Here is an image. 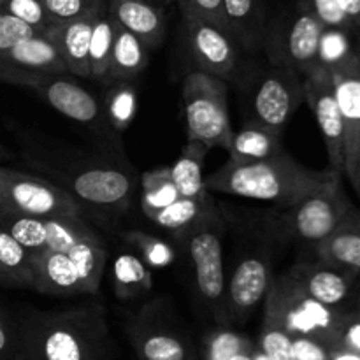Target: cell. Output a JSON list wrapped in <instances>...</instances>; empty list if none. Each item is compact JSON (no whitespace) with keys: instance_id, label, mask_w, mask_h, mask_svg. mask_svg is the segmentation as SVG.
Masks as SVG:
<instances>
[{"instance_id":"obj_41","label":"cell","mask_w":360,"mask_h":360,"mask_svg":"<svg viewBox=\"0 0 360 360\" xmlns=\"http://www.w3.org/2000/svg\"><path fill=\"white\" fill-rule=\"evenodd\" d=\"M37 34V28L18 20L13 14L0 11V55H4L11 48H14L18 42L34 37Z\"/></svg>"},{"instance_id":"obj_31","label":"cell","mask_w":360,"mask_h":360,"mask_svg":"<svg viewBox=\"0 0 360 360\" xmlns=\"http://www.w3.org/2000/svg\"><path fill=\"white\" fill-rule=\"evenodd\" d=\"M104 94L102 108L109 123L118 134H123L130 127L137 115V88L134 81H111Z\"/></svg>"},{"instance_id":"obj_28","label":"cell","mask_w":360,"mask_h":360,"mask_svg":"<svg viewBox=\"0 0 360 360\" xmlns=\"http://www.w3.org/2000/svg\"><path fill=\"white\" fill-rule=\"evenodd\" d=\"M112 288L116 297L123 301L143 297L153 288L151 267L139 255L120 253L112 262Z\"/></svg>"},{"instance_id":"obj_23","label":"cell","mask_w":360,"mask_h":360,"mask_svg":"<svg viewBox=\"0 0 360 360\" xmlns=\"http://www.w3.org/2000/svg\"><path fill=\"white\" fill-rule=\"evenodd\" d=\"M281 130L260 125L257 122H246L238 132H234L227 153L231 160H264L281 153Z\"/></svg>"},{"instance_id":"obj_36","label":"cell","mask_w":360,"mask_h":360,"mask_svg":"<svg viewBox=\"0 0 360 360\" xmlns=\"http://www.w3.org/2000/svg\"><path fill=\"white\" fill-rule=\"evenodd\" d=\"M355 51H357V48H355L354 41H352L347 32L336 30V28H326L323 30L319 49L320 65L330 69V67L347 60L350 55H354Z\"/></svg>"},{"instance_id":"obj_37","label":"cell","mask_w":360,"mask_h":360,"mask_svg":"<svg viewBox=\"0 0 360 360\" xmlns=\"http://www.w3.org/2000/svg\"><path fill=\"white\" fill-rule=\"evenodd\" d=\"M260 352L271 360H295L294 352H292V336L276 320L269 316H264Z\"/></svg>"},{"instance_id":"obj_8","label":"cell","mask_w":360,"mask_h":360,"mask_svg":"<svg viewBox=\"0 0 360 360\" xmlns=\"http://www.w3.org/2000/svg\"><path fill=\"white\" fill-rule=\"evenodd\" d=\"M326 30L311 13L295 6L267 21L262 49L267 62L308 77L320 65L319 49Z\"/></svg>"},{"instance_id":"obj_38","label":"cell","mask_w":360,"mask_h":360,"mask_svg":"<svg viewBox=\"0 0 360 360\" xmlns=\"http://www.w3.org/2000/svg\"><path fill=\"white\" fill-rule=\"evenodd\" d=\"M53 25L65 23L86 14L101 13L108 7V0H42Z\"/></svg>"},{"instance_id":"obj_18","label":"cell","mask_w":360,"mask_h":360,"mask_svg":"<svg viewBox=\"0 0 360 360\" xmlns=\"http://www.w3.org/2000/svg\"><path fill=\"white\" fill-rule=\"evenodd\" d=\"M101 13L86 14V16L65 21V23L51 25L44 30V34L58 48L67 72L72 76L90 79V39L95 20Z\"/></svg>"},{"instance_id":"obj_13","label":"cell","mask_w":360,"mask_h":360,"mask_svg":"<svg viewBox=\"0 0 360 360\" xmlns=\"http://www.w3.org/2000/svg\"><path fill=\"white\" fill-rule=\"evenodd\" d=\"M127 336L139 360H195V352L164 301L144 306L127 326Z\"/></svg>"},{"instance_id":"obj_4","label":"cell","mask_w":360,"mask_h":360,"mask_svg":"<svg viewBox=\"0 0 360 360\" xmlns=\"http://www.w3.org/2000/svg\"><path fill=\"white\" fill-rule=\"evenodd\" d=\"M341 174H334L308 195L290 206L271 207L250 217L262 238L267 241L290 245L308 243L316 246L329 238L354 210V204L345 193Z\"/></svg>"},{"instance_id":"obj_20","label":"cell","mask_w":360,"mask_h":360,"mask_svg":"<svg viewBox=\"0 0 360 360\" xmlns=\"http://www.w3.org/2000/svg\"><path fill=\"white\" fill-rule=\"evenodd\" d=\"M108 11L116 23L136 35L150 53L164 41L167 21L162 7L148 0H108Z\"/></svg>"},{"instance_id":"obj_16","label":"cell","mask_w":360,"mask_h":360,"mask_svg":"<svg viewBox=\"0 0 360 360\" xmlns=\"http://www.w3.org/2000/svg\"><path fill=\"white\" fill-rule=\"evenodd\" d=\"M345 127V176H350L360 158V53L355 51L327 69Z\"/></svg>"},{"instance_id":"obj_42","label":"cell","mask_w":360,"mask_h":360,"mask_svg":"<svg viewBox=\"0 0 360 360\" xmlns=\"http://www.w3.org/2000/svg\"><path fill=\"white\" fill-rule=\"evenodd\" d=\"M181 16L200 18V20L213 21V23L225 27L224 2L221 0H176ZM229 32V30H227Z\"/></svg>"},{"instance_id":"obj_30","label":"cell","mask_w":360,"mask_h":360,"mask_svg":"<svg viewBox=\"0 0 360 360\" xmlns=\"http://www.w3.org/2000/svg\"><path fill=\"white\" fill-rule=\"evenodd\" d=\"M115 32V18L109 14L108 9L102 11L95 20L90 39V79L98 83H108Z\"/></svg>"},{"instance_id":"obj_47","label":"cell","mask_w":360,"mask_h":360,"mask_svg":"<svg viewBox=\"0 0 360 360\" xmlns=\"http://www.w3.org/2000/svg\"><path fill=\"white\" fill-rule=\"evenodd\" d=\"M330 360H360V354L343 350V348H334V350H330Z\"/></svg>"},{"instance_id":"obj_35","label":"cell","mask_w":360,"mask_h":360,"mask_svg":"<svg viewBox=\"0 0 360 360\" xmlns=\"http://www.w3.org/2000/svg\"><path fill=\"white\" fill-rule=\"evenodd\" d=\"M252 347V341L236 330L218 327L204 336L200 360H231L238 352Z\"/></svg>"},{"instance_id":"obj_29","label":"cell","mask_w":360,"mask_h":360,"mask_svg":"<svg viewBox=\"0 0 360 360\" xmlns=\"http://www.w3.org/2000/svg\"><path fill=\"white\" fill-rule=\"evenodd\" d=\"M210 202V193H207L206 197H199V199L179 197V199H176L174 202H171L169 206L157 211H151L146 217L150 218L155 225L172 232V234L179 239L197 220H199V217L204 213V210H206Z\"/></svg>"},{"instance_id":"obj_39","label":"cell","mask_w":360,"mask_h":360,"mask_svg":"<svg viewBox=\"0 0 360 360\" xmlns=\"http://www.w3.org/2000/svg\"><path fill=\"white\" fill-rule=\"evenodd\" d=\"M0 11L13 14L18 20L37 28L39 32H44L53 25L42 0H2Z\"/></svg>"},{"instance_id":"obj_17","label":"cell","mask_w":360,"mask_h":360,"mask_svg":"<svg viewBox=\"0 0 360 360\" xmlns=\"http://www.w3.org/2000/svg\"><path fill=\"white\" fill-rule=\"evenodd\" d=\"M287 274L309 297L333 308H343L359 278L354 271L326 262L319 257L316 260H299Z\"/></svg>"},{"instance_id":"obj_11","label":"cell","mask_w":360,"mask_h":360,"mask_svg":"<svg viewBox=\"0 0 360 360\" xmlns=\"http://www.w3.org/2000/svg\"><path fill=\"white\" fill-rule=\"evenodd\" d=\"M0 213L83 218L84 210L48 179L0 167Z\"/></svg>"},{"instance_id":"obj_7","label":"cell","mask_w":360,"mask_h":360,"mask_svg":"<svg viewBox=\"0 0 360 360\" xmlns=\"http://www.w3.org/2000/svg\"><path fill=\"white\" fill-rule=\"evenodd\" d=\"M186 116V141H199L204 146H231L232 130L229 118V88L224 79L200 70H190L181 84Z\"/></svg>"},{"instance_id":"obj_5","label":"cell","mask_w":360,"mask_h":360,"mask_svg":"<svg viewBox=\"0 0 360 360\" xmlns=\"http://www.w3.org/2000/svg\"><path fill=\"white\" fill-rule=\"evenodd\" d=\"M186 246L195 274V288L204 309L217 323H229L227 278L224 269V218L211 202L199 220L179 238Z\"/></svg>"},{"instance_id":"obj_26","label":"cell","mask_w":360,"mask_h":360,"mask_svg":"<svg viewBox=\"0 0 360 360\" xmlns=\"http://www.w3.org/2000/svg\"><path fill=\"white\" fill-rule=\"evenodd\" d=\"M70 260L74 262L79 276L81 287L84 295H94L98 292L101 281L104 278L105 264H108V250L104 241L97 232H90L83 239L76 243L67 252Z\"/></svg>"},{"instance_id":"obj_40","label":"cell","mask_w":360,"mask_h":360,"mask_svg":"<svg viewBox=\"0 0 360 360\" xmlns=\"http://www.w3.org/2000/svg\"><path fill=\"white\" fill-rule=\"evenodd\" d=\"M294 4L311 13L326 28H336V30H343L350 35V28L341 13L338 0H294Z\"/></svg>"},{"instance_id":"obj_22","label":"cell","mask_w":360,"mask_h":360,"mask_svg":"<svg viewBox=\"0 0 360 360\" xmlns=\"http://www.w3.org/2000/svg\"><path fill=\"white\" fill-rule=\"evenodd\" d=\"M313 248L319 259L347 267L360 276V211L354 207L340 227Z\"/></svg>"},{"instance_id":"obj_52","label":"cell","mask_w":360,"mask_h":360,"mask_svg":"<svg viewBox=\"0 0 360 360\" xmlns=\"http://www.w3.org/2000/svg\"><path fill=\"white\" fill-rule=\"evenodd\" d=\"M148 2L155 4V6H158V7H162V6H167V4H171L172 0H148Z\"/></svg>"},{"instance_id":"obj_46","label":"cell","mask_w":360,"mask_h":360,"mask_svg":"<svg viewBox=\"0 0 360 360\" xmlns=\"http://www.w3.org/2000/svg\"><path fill=\"white\" fill-rule=\"evenodd\" d=\"M338 4L350 28L352 41L360 51V0H338Z\"/></svg>"},{"instance_id":"obj_45","label":"cell","mask_w":360,"mask_h":360,"mask_svg":"<svg viewBox=\"0 0 360 360\" xmlns=\"http://www.w3.org/2000/svg\"><path fill=\"white\" fill-rule=\"evenodd\" d=\"M292 352L295 360H330V348L313 338H292Z\"/></svg>"},{"instance_id":"obj_48","label":"cell","mask_w":360,"mask_h":360,"mask_svg":"<svg viewBox=\"0 0 360 360\" xmlns=\"http://www.w3.org/2000/svg\"><path fill=\"white\" fill-rule=\"evenodd\" d=\"M348 179H350L352 186H354L355 193H357V197H359V200H360V158H359L357 165H355V169H354V171H352V174L348 176Z\"/></svg>"},{"instance_id":"obj_34","label":"cell","mask_w":360,"mask_h":360,"mask_svg":"<svg viewBox=\"0 0 360 360\" xmlns=\"http://www.w3.org/2000/svg\"><path fill=\"white\" fill-rule=\"evenodd\" d=\"M122 238L137 250L141 259L151 269H162L174 262V248L157 236L146 234L143 231H129Z\"/></svg>"},{"instance_id":"obj_10","label":"cell","mask_w":360,"mask_h":360,"mask_svg":"<svg viewBox=\"0 0 360 360\" xmlns=\"http://www.w3.org/2000/svg\"><path fill=\"white\" fill-rule=\"evenodd\" d=\"M32 91L56 112L84 127L95 136L102 150L123 153L122 134L116 132L109 123L101 98L81 86L69 74H49Z\"/></svg>"},{"instance_id":"obj_6","label":"cell","mask_w":360,"mask_h":360,"mask_svg":"<svg viewBox=\"0 0 360 360\" xmlns=\"http://www.w3.org/2000/svg\"><path fill=\"white\" fill-rule=\"evenodd\" d=\"M264 301V316L276 320L292 338H313L333 350L347 309L309 297L287 273L273 278Z\"/></svg>"},{"instance_id":"obj_9","label":"cell","mask_w":360,"mask_h":360,"mask_svg":"<svg viewBox=\"0 0 360 360\" xmlns=\"http://www.w3.org/2000/svg\"><path fill=\"white\" fill-rule=\"evenodd\" d=\"M238 83L248 94L250 120L281 132L304 102V77L287 67L267 63L253 76L243 70Z\"/></svg>"},{"instance_id":"obj_14","label":"cell","mask_w":360,"mask_h":360,"mask_svg":"<svg viewBox=\"0 0 360 360\" xmlns=\"http://www.w3.org/2000/svg\"><path fill=\"white\" fill-rule=\"evenodd\" d=\"M273 281V262L264 250H252L239 257L227 280L229 322H245L266 299Z\"/></svg>"},{"instance_id":"obj_12","label":"cell","mask_w":360,"mask_h":360,"mask_svg":"<svg viewBox=\"0 0 360 360\" xmlns=\"http://www.w3.org/2000/svg\"><path fill=\"white\" fill-rule=\"evenodd\" d=\"M181 42L193 70L211 74L225 83H238L243 74L238 42L220 25L181 16Z\"/></svg>"},{"instance_id":"obj_51","label":"cell","mask_w":360,"mask_h":360,"mask_svg":"<svg viewBox=\"0 0 360 360\" xmlns=\"http://www.w3.org/2000/svg\"><path fill=\"white\" fill-rule=\"evenodd\" d=\"M253 360H271L267 355H264L262 352H255L253 350Z\"/></svg>"},{"instance_id":"obj_49","label":"cell","mask_w":360,"mask_h":360,"mask_svg":"<svg viewBox=\"0 0 360 360\" xmlns=\"http://www.w3.org/2000/svg\"><path fill=\"white\" fill-rule=\"evenodd\" d=\"M253 350H255V348H253V345H252V347H248V348H245V350L238 352V354H236L231 360H253Z\"/></svg>"},{"instance_id":"obj_3","label":"cell","mask_w":360,"mask_h":360,"mask_svg":"<svg viewBox=\"0 0 360 360\" xmlns=\"http://www.w3.org/2000/svg\"><path fill=\"white\" fill-rule=\"evenodd\" d=\"M334 171H313L281 151L264 160H231L204 178L207 192L290 206L329 181Z\"/></svg>"},{"instance_id":"obj_54","label":"cell","mask_w":360,"mask_h":360,"mask_svg":"<svg viewBox=\"0 0 360 360\" xmlns=\"http://www.w3.org/2000/svg\"><path fill=\"white\" fill-rule=\"evenodd\" d=\"M357 313H359V316H360V292H359V299H357Z\"/></svg>"},{"instance_id":"obj_53","label":"cell","mask_w":360,"mask_h":360,"mask_svg":"<svg viewBox=\"0 0 360 360\" xmlns=\"http://www.w3.org/2000/svg\"><path fill=\"white\" fill-rule=\"evenodd\" d=\"M7 157H9V153H7L6 148H4L2 144H0V160H4V158H7Z\"/></svg>"},{"instance_id":"obj_50","label":"cell","mask_w":360,"mask_h":360,"mask_svg":"<svg viewBox=\"0 0 360 360\" xmlns=\"http://www.w3.org/2000/svg\"><path fill=\"white\" fill-rule=\"evenodd\" d=\"M0 285H2V287H11L9 280H7V276H6V274H4L2 269H0Z\"/></svg>"},{"instance_id":"obj_15","label":"cell","mask_w":360,"mask_h":360,"mask_svg":"<svg viewBox=\"0 0 360 360\" xmlns=\"http://www.w3.org/2000/svg\"><path fill=\"white\" fill-rule=\"evenodd\" d=\"M304 101L315 115L319 129L326 143L329 169L345 176V127L334 95L330 72L319 67L304 77Z\"/></svg>"},{"instance_id":"obj_43","label":"cell","mask_w":360,"mask_h":360,"mask_svg":"<svg viewBox=\"0 0 360 360\" xmlns=\"http://www.w3.org/2000/svg\"><path fill=\"white\" fill-rule=\"evenodd\" d=\"M18 341V319L0 304V360H14Z\"/></svg>"},{"instance_id":"obj_2","label":"cell","mask_w":360,"mask_h":360,"mask_svg":"<svg viewBox=\"0 0 360 360\" xmlns=\"http://www.w3.org/2000/svg\"><path fill=\"white\" fill-rule=\"evenodd\" d=\"M14 360H111L108 309L101 302L67 309H27L16 315Z\"/></svg>"},{"instance_id":"obj_25","label":"cell","mask_w":360,"mask_h":360,"mask_svg":"<svg viewBox=\"0 0 360 360\" xmlns=\"http://www.w3.org/2000/svg\"><path fill=\"white\" fill-rule=\"evenodd\" d=\"M148 62H150V51L146 46L122 25L116 23L108 83L122 79L134 81L146 70Z\"/></svg>"},{"instance_id":"obj_44","label":"cell","mask_w":360,"mask_h":360,"mask_svg":"<svg viewBox=\"0 0 360 360\" xmlns=\"http://www.w3.org/2000/svg\"><path fill=\"white\" fill-rule=\"evenodd\" d=\"M334 348H343V350L360 354V316L357 311H348V309L345 311Z\"/></svg>"},{"instance_id":"obj_1","label":"cell","mask_w":360,"mask_h":360,"mask_svg":"<svg viewBox=\"0 0 360 360\" xmlns=\"http://www.w3.org/2000/svg\"><path fill=\"white\" fill-rule=\"evenodd\" d=\"M34 174L69 193L84 211L125 213L136 199L141 179L118 151H84L32 143L23 150Z\"/></svg>"},{"instance_id":"obj_24","label":"cell","mask_w":360,"mask_h":360,"mask_svg":"<svg viewBox=\"0 0 360 360\" xmlns=\"http://www.w3.org/2000/svg\"><path fill=\"white\" fill-rule=\"evenodd\" d=\"M0 58L25 67V69L51 74H69L58 48L44 32H39L34 37L18 42L14 48L0 55Z\"/></svg>"},{"instance_id":"obj_21","label":"cell","mask_w":360,"mask_h":360,"mask_svg":"<svg viewBox=\"0 0 360 360\" xmlns=\"http://www.w3.org/2000/svg\"><path fill=\"white\" fill-rule=\"evenodd\" d=\"M225 27L239 48L248 53L262 49L267 27V13L264 0H221Z\"/></svg>"},{"instance_id":"obj_19","label":"cell","mask_w":360,"mask_h":360,"mask_svg":"<svg viewBox=\"0 0 360 360\" xmlns=\"http://www.w3.org/2000/svg\"><path fill=\"white\" fill-rule=\"evenodd\" d=\"M32 276H34L35 292L53 297H76L84 295L81 287L77 269L70 257L65 252H46L32 253Z\"/></svg>"},{"instance_id":"obj_33","label":"cell","mask_w":360,"mask_h":360,"mask_svg":"<svg viewBox=\"0 0 360 360\" xmlns=\"http://www.w3.org/2000/svg\"><path fill=\"white\" fill-rule=\"evenodd\" d=\"M141 207H143L144 214L151 213V211L162 210V207L169 206L179 199V192L176 188L174 181L171 178V171L169 167L153 169L141 176Z\"/></svg>"},{"instance_id":"obj_27","label":"cell","mask_w":360,"mask_h":360,"mask_svg":"<svg viewBox=\"0 0 360 360\" xmlns=\"http://www.w3.org/2000/svg\"><path fill=\"white\" fill-rule=\"evenodd\" d=\"M207 150L210 148L204 146L199 141H186L181 157L169 167L172 181L181 197L199 199V197H206L210 193L204 185L202 176V165L206 160Z\"/></svg>"},{"instance_id":"obj_32","label":"cell","mask_w":360,"mask_h":360,"mask_svg":"<svg viewBox=\"0 0 360 360\" xmlns=\"http://www.w3.org/2000/svg\"><path fill=\"white\" fill-rule=\"evenodd\" d=\"M0 269L9 280L11 287L32 288L30 252L25 250L9 232L0 227Z\"/></svg>"}]
</instances>
